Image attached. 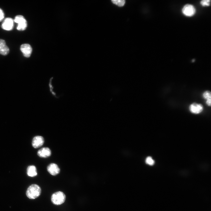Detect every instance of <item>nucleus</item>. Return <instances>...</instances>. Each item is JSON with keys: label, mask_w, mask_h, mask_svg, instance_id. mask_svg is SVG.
Wrapping results in <instances>:
<instances>
[{"label": "nucleus", "mask_w": 211, "mask_h": 211, "mask_svg": "<svg viewBox=\"0 0 211 211\" xmlns=\"http://www.w3.org/2000/svg\"><path fill=\"white\" fill-rule=\"evenodd\" d=\"M41 190L38 185L33 184L30 186L28 188L26 195L30 199H34L38 197L40 195Z\"/></svg>", "instance_id": "nucleus-1"}, {"label": "nucleus", "mask_w": 211, "mask_h": 211, "mask_svg": "<svg viewBox=\"0 0 211 211\" xmlns=\"http://www.w3.org/2000/svg\"><path fill=\"white\" fill-rule=\"evenodd\" d=\"M66 199L65 194L61 191H58L53 193L52 195L51 200L52 203L56 205L63 203Z\"/></svg>", "instance_id": "nucleus-2"}, {"label": "nucleus", "mask_w": 211, "mask_h": 211, "mask_svg": "<svg viewBox=\"0 0 211 211\" xmlns=\"http://www.w3.org/2000/svg\"><path fill=\"white\" fill-rule=\"evenodd\" d=\"M14 21L18 23L17 29L19 30H25L27 26V22L24 17L21 15L16 16L14 19Z\"/></svg>", "instance_id": "nucleus-3"}, {"label": "nucleus", "mask_w": 211, "mask_h": 211, "mask_svg": "<svg viewBox=\"0 0 211 211\" xmlns=\"http://www.w3.org/2000/svg\"><path fill=\"white\" fill-rule=\"evenodd\" d=\"M182 12L186 16H191L195 13L196 10L193 5L187 4L184 6L182 9Z\"/></svg>", "instance_id": "nucleus-4"}, {"label": "nucleus", "mask_w": 211, "mask_h": 211, "mask_svg": "<svg viewBox=\"0 0 211 211\" xmlns=\"http://www.w3.org/2000/svg\"><path fill=\"white\" fill-rule=\"evenodd\" d=\"M189 109L191 113L197 114L201 113L203 111V107L201 104L194 102L189 106Z\"/></svg>", "instance_id": "nucleus-5"}, {"label": "nucleus", "mask_w": 211, "mask_h": 211, "mask_svg": "<svg viewBox=\"0 0 211 211\" xmlns=\"http://www.w3.org/2000/svg\"><path fill=\"white\" fill-rule=\"evenodd\" d=\"M13 20L11 18H6L1 25L2 28L6 30H12L13 27Z\"/></svg>", "instance_id": "nucleus-6"}, {"label": "nucleus", "mask_w": 211, "mask_h": 211, "mask_svg": "<svg viewBox=\"0 0 211 211\" xmlns=\"http://www.w3.org/2000/svg\"><path fill=\"white\" fill-rule=\"evenodd\" d=\"M44 138L40 136H37L34 137L32 140V144L35 148H37L41 147L44 144Z\"/></svg>", "instance_id": "nucleus-7"}, {"label": "nucleus", "mask_w": 211, "mask_h": 211, "mask_svg": "<svg viewBox=\"0 0 211 211\" xmlns=\"http://www.w3.org/2000/svg\"><path fill=\"white\" fill-rule=\"evenodd\" d=\"M20 50L24 57H29L31 55L32 49L29 44H24L21 46Z\"/></svg>", "instance_id": "nucleus-8"}, {"label": "nucleus", "mask_w": 211, "mask_h": 211, "mask_svg": "<svg viewBox=\"0 0 211 211\" xmlns=\"http://www.w3.org/2000/svg\"><path fill=\"white\" fill-rule=\"evenodd\" d=\"M47 170L49 173L53 176H55L59 174L60 169L58 165L54 163L50 164L47 167Z\"/></svg>", "instance_id": "nucleus-9"}, {"label": "nucleus", "mask_w": 211, "mask_h": 211, "mask_svg": "<svg viewBox=\"0 0 211 211\" xmlns=\"http://www.w3.org/2000/svg\"><path fill=\"white\" fill-rule=\"evenodd\" d=\"M51 154V152L49 148L47 147H43L39 149L37 152V154L39 157L42 158H47Z\"/></svg>", "instance_id": "nucleus-10"}, {"label": "nucleus", "mask_w": 211, "mask_h": 211, "mask_svg": "<svg viewBox=\"0 0 211 211\" xmlns=\"http://www.w3.org/2000/svg\"><path fill=\"white\" fill-rule=\"evenodd\" d=\"M9 48L6 45L5 41L0 39V54L6 55L9 53Z\"/></svg>", "instance_id": "nucleus-11"}, {"label": "nucleus", "mask_w": 211, "mask_h": 211, "mask_svg": "<svg viewBox=\"0 0 211 211\" xmlns=\"http://www.w3.org/2000/svg\"><path fill=\"white\" fill-rule=\"evenodd\" d=\"M27 173L28 176L33 177L37 174V169L36 167L34 165L28 166L27 169Z\"/></svg>", "instance_id": "nucleus-12"}, {"label": "nucleus", "mask_w": 211, "mask_h": 211, "mask_svg": "<svg viewBox=\"0 0 211 211\" xmlns=\"http://www.w3.org/2000/svg\"><path fill=\"white\" fill-rule=\"evenodd\" d=\"M203 98L206 100L211 99V93L210 91L207 90L205 91L203 94Z\"/></svg>", "instance_id": "nucleus-13"}, {"label": "nucleus", "mask_w": 211, "mask_h": 211, "mask_svg": "<svg viewBox=\"0 0 211 211\" xmlns=\"http://www.w3.org/2000/svg\"><path fill=\"white\" fill-rule=\"evenodd\" d=\"M112 1L114 4L119 6H123L125 3L124 0H113Z\"/></svg>", "instance_id": "nucleus-14"}, {"label": "nucleus", "mask_w": 211, "mask_h": 211, "mask_svg": "<svg viewBox=\"0 0 211 211\" xmlns=\"http://www.w3.org/2000/svg\"><path fill=\"white\" fill-rule=\"evenodd\" d=\"M145 162L146 164L150 166H152L154 164V160L150 156L147 157L146 158Z\"/></svg>", "instance_id": "nucleus-15"}, {"label": "nucleus", "mask_w": 211, "mask_h": 211, "mask_svg": "<svg viewBox=\"0 0 211 211\" xmlns=\"http://www.w3.org/2000/svg\"><path fill=\"white\" fill-rule=\"evenodd\" d=\"M201 5L203 6H209L210 4V0H202L200 2Z\"/></svg>", "instance_id": "nucleus-16"}, {"label": "nucleus", "mask_w": 211, "mask_h": 211, "mask_svg": "<svg viewBox=\"0 0 211 211\" xmlns=\"http://www.w3.org/2000/svg\"><path fill=\"white\" fill-rule=\"evenodd\" d=\"M4 13L3 11L0 8V22L4 19Z\"/></svg>", "instance_id": "nucleus-17"}, {"label": "nucleus", "mask_w": 211, "mask_h": 211, "mask_svg": "<svg viewBox=\"0 0 211 211\" xmlns=\"http://www.w3.org/2000/svg\"><path fill=\"white\" fill-rule=\"evenodd\" d=\"M205 102L207 106H211V99L206 100Z\"/></svg>", "instance_id": "nucleus-18"}]
</instances>
